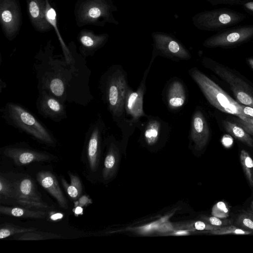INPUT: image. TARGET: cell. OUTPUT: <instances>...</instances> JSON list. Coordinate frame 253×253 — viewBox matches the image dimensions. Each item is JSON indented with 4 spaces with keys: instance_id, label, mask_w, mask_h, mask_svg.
Segmentation results:
<instances>
[{
    "instance_id": "obj_1",
    "label": "cell",
    "mask_w": 253,
    "mask_h": 253,
    "mask_svg": "<svg viewBox=\"0 0 253 253\" xmlns=\"http://www.w3.org/2000/svg\"><path fill=\"white\" fill-rule=\"evenodd\" d=\"M62 55H53L50 41L35 56L34 68L39 91H45L62 102L86 106L93 99L89 85L91 71L85 58L71 42Z\"/></svg>"
},
{
    "instance_id": "obj_2",
    "label": "cell",
    "mask_w": 253,
    "mask_h": 253,
    "mask_svg": "<svg viewBox=\"0 0 253 253\" xmlns=\"http://www.w3.org/2000/svg\"><path fill=\"white\" fill-rule=\"evenodd\" d=\"M129 87L127 73L119 64L110 66L101 75L99 81L102 100L113 121L122 130L124 139L127 138L125 104L127 90Z\"/></svg>"
},
{
    "instance_id": "obj_3",
    "label": "cell",
    "mask_w": 253,
    "mask_h": 253,
    "mask_svg": "<svg viewBox=\"0 0 253 253\" xmlns=\"http://www.w3.org/2000/svg\"><path fill=\"white\" fill-rule=\"evenodd\" d=\"M5 122L18 130L42 143L54 146L56 140L51 131L28 109L21 104L8 102L0 109Z\"/></svg>"
},
{
    "instance_id": "obj_4",
    "label": "cell",
    "mask_w": 253,
    "mask_h": 253,
    "mask_svg": "<svg viewBox=\"0 0 253 253\" xmlns=\"http://www.w3.org/2000/svg\"><path fill=\"white\" fill-rule=\"evenodd\" d=\"M117 10L112 0H78L74 8L76 24L79 27H104L106 23L118 25L119 22L114 15Z\"/></svg>"
},
{
    "instance_id": "obj_5",
    "label": "cell",
    "mask_w": 253,
    "mask_h": 253,
    "mask_svg": "<svg viewBox=\"0 0 253 253\" xmlns=\"http://www.w3.org/2000/svg\"><path fill=\"white\" fill-rule=\"evenodd\" d=\"M188 74L211 105L223 112L236 115L240 119L245 117L242 105L198 69L193 67L188 71Z\"/></svg>"
},
{
    "instance_id": "obj_6",
    "label": "cell",
    "mask_w": 253,
    "mask_h": 253,
    "mask_svg": "<svg viewBox=\"0 0 253 253\" xmlns=\"http://www.w3.org/2000/svg\"><path fill=\"white\" fill-rule=\"evenodd\" d=\"M155 59V57H151L136 90L134 91L130 87L127 90L125 107L127 124V138L136 128H141L143 124L141 119L147 115L143 110V99L146 91V80Z\"/></svg>"
},
{
    "instance_id": "obj_7",
    "label": "cell",
    "mask_w": 253,
    "mask_h": 253,
    "mask_svg": "<svg viewBox=\"0 0 253 253\" xmlns=\"http://www.w3.org/2000/svg\"><path fill=\"white\" fill-rule=\"evenodd\" d=\"M246 18L242 13L227 9L206 10L196 14L192 18L194 26L200 30L219 31L235 25Z\"/></svg>"
},
{
    "instance_id": "obj_8",
    "label": "cell",
    "mask_w": 253,
    "mask_h": 253,
    "mask_svg": "<svg viewBox=\"0 0 253 253\" xmlns=\"http://www.w3.org/2000/svg\"><path fill=\"white\" fill-rule=\"evenodd\" d=\"M153 41L152 56H161L176 62L189 60L191 55L189 50L173 35L163 32L152 33Z\"/></svg>"
},
{
    "instance_id": "obj_9",
    "label": "cell",
    "mask_w": 253,
    "mask_h": 253,
    "mask_svg": "<svg viewBox=\"0 0 253 253\" xmlns=\"http://www.w3.org/2000/svg\"><path fill=\"white\" fill-rule=\"evenodd\" d=\"M106 130L104 120L101 114L98 113L90 123L85 133L86 155L92 171H95L97 168L102 139Z\"/></svg>"
},
{
    "instance_id": "obj_10",
    "label": "cell",
    "mask_w": 253,
    "mask_h": 253,
    "mask_svg": "<svg viewBox=\"0 0 253 253\" xmlns=\"http://www.w3.org/2000/svg\"><path fill=\"white\" fill-rule=\"evenodd\" d=\"M22 13L19 0H0V22L3 34L9 41L19 33Z\"/></svg>"
},
{
    "instance_id": "obj_11",
    "label": "cell",
    "mask_w": 253,
    "mask_h": 253,
    "mask_svg": "<svg viewBox=\"0 0 253 253\" xmlns=\"http://www.w3.org/2000/svg\"><path fill=\"white\" fill-rule=\"evenodd\" d=\"M253 37V25L227 29L207 39L203 45L207 48L227 47L245 42Z\"/></svg>"
},
{
    "instance_id": "obj_12",
    "label": "cell",
    "mask_w": 253,
    "mask_h": 253,
    "mask_svg": "<svg viewBox=\"0 0 253 253\" xmlns=\"http://www.w3.org/2000/svg\"><path fill=\"white\" fill-rule=\"evenodd\" d=\"M211 69L230 85L237 99L242 104L253 108V91L245 82L219 65Z\"/></svg>"
},
{
    "instance_id": "obj_13",
    "label": "cell",
    "mask_w": 253,
    "mask_h": 253,
    "mask_svg": "<svg viewBox=\"0 0 253 253\" xmlns=\"http://www.w3.org/2000/svg\"><path fill=\"white\" fill-rule=\"evenodd\" d=\"M65 103L45 91L39 92L36 106L39 114L45 119L59 122L67 118Z\"/></svg>"
},
{
    "instance_id": "obj_14",
    "label": "cell",
    "mask_w": 253,
    "mask_h": 253,
    "mask_svg": "<svg viewBox=\"0 0 253 253\" xmlns=\"http://www.w3.org/2000/svg\"><path fill=\"white\" fill-rule=\"evenodd\" d=\"M140 129L141 136L148 146H154L167 136L170 130L168 123L158 116L147 115Z\"/></svg>"
},
{
    "instance_id": "obj_15",
    "label": "cell",
    "mask_w": 253,
    "mask_h": 253,
    "mask_svg": "<svg viewBox=\"0 0 253 253\" xmlns=\"http://www.w3.org/2000/svg\"><path fill=\"white\" fill-rule=\"evenodd\" d=\"M210 135L209 126L206 117L199 107L194 111L191 119L189 138L194 149L202 150L207 144Z\"/></svg>"
},
{
    "instance_id": "obj_16",
    "label": "cell",
    "mask_w": 253,
    "mask_h": 253,
    "mask_svg": "<svg viewBox=\"0 0 253 253\" xmlns=\"http://www.w3.org/2000/svg\"><path fill=\"white\" fill-rule=\"evenodd\" d=\"M163 100L170 111H177L187 101V89L183 82L178 78L169 80L165 87Z\"/></svg>"
},
{
    "instance_id": "obj_17",
    "label": "cell",
    "mask_w": 253,
    "mask_h": 253,
    "mask_svg": "<svg viewBox=\"0 0 253 253\" xmlns=\"http://www.w3.org/2000/svg\"><path fill=\"white\" fill-rule=\"evenodd\" d=\"M2 152L5 156L12 159L18 166L45 161L48 160L50 158V156L45 153L16 145L5 147L2 149Z\"/></svg>"
},
{
    "instance_id": "obj_18",
    "label": "cell",
    "mask_w": 253,
    "mask_h": 253,
    "mask_svg": "<svg viewBox=\"0 0 253 253\" xmlns=\"http://www.w3.org/2000/svg\"><path fill=\"white\" fill-rule=\"evenodd\" d=\"M109 37L107 33L96 34L88 29L81 30L77 36L80 53L85 58L93 56L106 43Z\"/></svg>"
},
{
    "instance_id": "obj_19",
    "label": "cell",
    "mask_w": 253,
    "mask_h": 253,
    "mask_svg": "<svg viewBox=\"0 0 253 253\" xmlns=\"http://www.w3.org/2000/svg\"><path fill=\"white\" fill-rule=\"evenodd\" d=\"M26 3L27 13L35 30L40 32L51 30L52 26L46 15L45 0H26Z\"/></svg>"
},
{
    "instance_id": "obj_20",
    "label": "cell",
    "mask_w": 253,
    "mask_h": 253,
    "mask_svg": "<svg viewBox=\"0 0 253 253\" xmlns=\"http://www.w3.org/2000/svg\"><path fill=\"white\" fill-rule=\"evenodd\" d=\"M36 177L39 183L56 200L61 208L65 209L68 208L67 200L56 177L52 173L48 171H40Z\"/></svg>"
},
{
    "instance_id": "obj_21",
    "label": "cell",
    "mask_w": 253,
    "mask_h": 253,
    "mask_svg": "<svg viewBox=\"0 0 253 253\" xmlns=\"http://www.w3.org/2000/svg\"><path fill=\"white\" fill-rule=\"evenodd\" d=\"M13 183L16 194L15 200L42 202L41 197L36 190L33 181L30 178H23Z\"/></svg>"
},
{
    "instance_id": "obj_22",
    "label": "cell",
    "mask_w": 253,
    "mask_h": 253,
    "mask_svg": "<svg viewBox=\"0 0 253 253\" xmlns=\"http://www.w3.org/2000/svg\"><path fill=\"white\" fill-rule=\"evenodd\" d=\"M106 141L108 151L104 160L103 170V176L106 179L111 177L115 171L119 152L118 144L112 135L107 137Z\"/></svg>"
},
{
    "instance_id": "obj_23",
    "label": "cell",
    "mask_w": 253,
    "mask_h": 253,
    "mask_svg": "<svg viewBox=\"0 0 253 253\" xmlns=\"http://www.w3.org/2000/svg\"><path fill=\"white\" fill-rule=\"evenodd\" d=\"M0 212L3 214L17 217L44 218L46 212L42 211H34L26 208L8 207L1 206Z\"/></svg>"
},
{
    "instance_id": "obj_24",
    "label": "cell",
    "mask_w": 253,
    "mask_h": 253,
    "mask_svg": "<svg viewBox=\"0 0 253 253\" xmlns=\"http://www.w3.org/2000/svg\"><path fill=\"white\" fill-rule=\"evenodd\" d=\"M223 125L229 133L249 146L253 147V139L242 126L227 121H223Z\"/></svg>"
},
{
    "instance_id": "obj_25",
    "label": "cell",
    "mask_w": 253,
    "mask_h": 253,
    "mask_svg": "<svg viewBox=\"0 0 253 253\" xmlns=\"http://www.w3.org/2000/svg\"><path fill=\"white\" fill-rule=\"evenodd\" d=\"M70 183H67L63 178L61 179V183L69 197L74 200H78L82 193L83 187L81 181L79 177L73 173H69Z\"/></svg>"
},
{
    "instance_id": "obj_26",
    "label": "cell",
    "mask_w": 253,
    "mask_h": 253,
    "mask_svg": "<svg viewBox=\"0 0 253 253\" xmlns=\"http://www.w3.org/2000/svg\"><path fill=\"white\" fill-rule=\"evenodd\" d=\"M240 162L245 175L251 186H253V160L245 150L240 153Z\"/></svg>"
},
{
    "instance_id": "obj_27",
    "label": "cell",
    "mask_w": 253,
    "mask_h": 253,
    "mask_svg": "<svg viewBox=\"0 0 253 253\" xmlns=\"http://www.w3.org/2000/svg\"><path fill=\"white\" fill-rule=\"evenodd\" d=\"M35 227H23L9 223L1 225L0 228V239H3L11 235L36 231Z\"/></svg>"
},
{
    "instance_id": "obj_28",
    "label": "cell",
    "mask_w": 253,
    "mask_h": 253,
    "mask_svg": "<svg viewBox=\"0 0 253 253\" xmlns=\"http://www.w3.org/2000/svg\"><path fill=\"white\" fill-rule=\"evenodd\" d=\"M178 229H190V230L210 231L219 228L220 227L213 226L206 221H196L186 222L177 226Z\"/></svg>"
},
{
    "instance_id": "obj_29",
    "label": "cell",
    "mask_w": 253,
    "mask_h": 253,
    "mask_svg": "<svg viewBox=\"0 0 253 253\" xmlns=\"http://www.w3.org/2000/svg\"><path fill=\"white\" fill-rule=\"evenodd\" d=\"M235 224L236 226L253 232V213L244 211L237 218Z\"/></svg>"
},
{
    "instance_id": "obj_30",
    "label": "cell",
    "mask_w": 253,
    "mask_h": 253,
    "mask_svg": "<svg viewBox=\"0 0 253 253\" xmlns=\"http://www.w3.org/2000/svg\"><path fill=\"white\" fill-rule=\"evenodd\" d=\"M210 233L216 235H223L227 234L234 235H249L253 233V232L243 229L236 226L226 225L220 227L219 228L208 231Z\"/></svg>"
},
{
    "instance_id": "obj_31",
    "label": "cell",
    "mask_w": 253,
    "mask_h": 253,
    "mask_svg": "<svg viewBox=\"0 0 253 253\" xmlns=\"http://www.w3.org/2000/svg\"><path fill=\"white\" fill-rule=\"evenodd\" d=\"M0 195L4 198L16 199V194L13 183L2 175L0 176Z\"/></svg>"
},
{
    "instance_id": "obj_32",
    "label": "cell",
    "mask_w": 253,
    "mask_h": 253,
    "mask_svg": "<svg viewBox=\"0 0 253 253\" xmlns=\"http://www.w3.org/2000/svg\"><path fill=\"white\" fill-rule=\"evenodd\" d=\"M35 231H29L24 233L22 235L16 239L17 240L20 241H38L48 239L49 237L51 238H59L60 236L50 233H42L40 232H35Z\"/></svg>"
},
{
    "instance_id": "obj_33",
    "label": "cell",
    "mask_w": 253,
    "mask_h": 253,
    "mask_svg": "<svg viewBox=\"0 0 253 253\" xmlns=\"http://www.w3.org/2000/svg\"><path fill=\"white\" fill-rule=\"evenodd\" d=\"M16 202L24 208L36 209H48L50 208L48 205L43 202H37L30 200H16Z\"/></svg>"
},
{
    "instance_id": "obj_34",
    "label": "cell",
    "mask_w": 253,
    "mask_h": 253,
    "mask_svg": "<svg viewBox=\"0 0 253 253\" xmlns=\"http://www.w3.org/2000/svg\"><path fill=\"white\" fill-rule=\"evenodd\" d=\"M212 214L219 218H225L228 216V209L223 202H219L212 208Z\"/></svg>"
},
{
    "instance_id": "obj_35",
    "label": "cell",
    "mask_w": 253,
    "mask_h": 253,
    "mask_svg": "<svg viewBox=\"0 0 253 253\" xmlns=\"http://www.w3.org/2000/svg\"><path fill=\"white\" fill-rule=\"evenodd\" d=\"M202 218L208 223L218 227H222L228 225L231 223L229 220L220 219V218L216 217L215 216H204Z\"/></svg>"
},
{
    "instance_id": "obj_36",
    "label": "cell",
    "mask_w": 253,
    "mask_h": 253,
    "mask_svg": "<svg viewBox=\"0 0 253 253\" xmlns=\"http://www.w3.org/2000/svg\"><path fill=\"white\" fill-rule=\"evenodd\" d=\"M92 203V200L86 195L81 196L77 201L74 202L75 207H86Z\"/></svg>"
},
{
    "instance_id": "obj_37",
    "label": "cell",
    "mask_w": 253,
    "mask_h": 253,
    "mask_svg": "<svg viewBox=\"0 0 253 253\" xmlns=\"http://www.w3.org/2000/svg\"><path fill=\"white\" fill-rule=\"evenodd\" d=\"M244 0H211L210 3L213 5L219 4H234L242 3Z\"/></svg>"
},
{
    "instance_id": "obj_38",
    "label": "cell",
    "mask_w": 253,
    "mask_h": 253,
    "mask_svg": "<svg viewBox=\"0 0 253 253\" xmlns=\"http://www.w3.org/2000/svg\"><path fill=\"white\" fill-rule=\"evenodd\" d=\"M240 125L249 133L253 135V124L246 122L239 118Z\"/></svg>"
},
{
    "instance_id": "obj_39",
    "label": "cell",
    "mask_w": 253,
    "mask_h": 253,
    "mask_svg": "<svg viewBox=\"0 0 253 253\" xmlns=\"http://www.w3.org/2000/svg\"><path fill=\"white\" fill-rule=\"evenodd\" d=\"M242 107L245 117L253 118V108L244 105H242Z\"/></svg>"
},
{
    "instance_id": "obj_40",
    "label": "cell",
    "mask_w": 253,
    "mask_h": 253,
    "mask_svg": "<svg viewBox=\"0 0 253 253\" xmlns=\"http://www.w3.org/2000/svg\"><path fill=\"white\" fill-rule=\"evenodd\" d=\"M73 211L74 212L75 215L77 216L79 215H82L83 214V207L81 206L75 207L73 210Z\"/></svg>"
},
{
    "instance_id": "obj_41",
    "label": "cell",
    "mask_w": 253,
    "mask_h": 253,
    "mask_svg": "<svg viewBox=\"0 0 253 253\" xmlns=\"http://www.w3.org/2000/svg\"><path fill=\"white\" fill-rule=\"evenodd\" d=\"M63 217V214L62 213L56 212L52 214L50 216V218L52 220L55 221L61 219Z\"/></svg>"
},
{
    "instance_id": "obj_42",
    "label": "cell",
    "mask_w": 253,
    "mask_h": 253,
    "mask_svg": "<svg viewBox=\"0 0 253 253\" xmlns=\"http://www.w3.org/2000/svg\"><path fill=\"white\" fill-rule=\"evenodd\" d=\"M242 3L246 9L253 12V1H244Z\"/></svg>"
},
{
    "instance_id": "obj_43",
    "label": "cell",
    "mask_w": 253,
    "mask_h": 253,
    "mask_svg": "<svg viewBox=\"0 0 253 253\" xmlns=\"http://www.w3.org/2000/svg\"><path fill=\"white\" fill-rule=\"evenodd\" d=\"M189 232L187 230H179L174 233H172V235H185L189 234Z\"/></svg>"
},
{
    "instance_id": "obj_44",
    "label": "cell",
    "mask_w": 253,
    "mask_h": 253,
    "mask_svg": "<svg viewBox=\"0 0 253 253\" xmlns=\"http://www.w3.org/2000/svg\"><path fill=\"white\" fill-rule=\"evenodd\" d=\"M241 119H242L246 122H250L251 123L253 124V118H250L245 117H243Z\"/></svg>"
},
{
    "instance_id": "obj_45",
    "label": "cell",
    "mask_w": 253,
    "mask_h": 253,
    "mask_svg": "<svg viewBox=\"0 0 253 253\" xmlns=\"http://www.w3.org/2000/svg\"><path fill=\"white\" fill-rule=\"evenodd\" d=\"M249 62L251 66L253 68V59H249Z\"/></svg>"
},
{
    "instance_id": "obj_46",
    "label": "cell",
    "mask_w": 253,
    "mask_h": 253,
    "mask_svg": "<svg viewBox=\"0 0 253 253\" xmlns=\"http://www.w3.org/2000/svg\"><path fill=\"white\" fill-rule=\"evenodd\" d=\"M251 209L253 212V201H252L251 202Z\"/></svg>"
},
{
    "instance_id": "obj_47",
    "label": "cell",
    "mask_w": 253,
    "mask_h": 253,
    "mask_svg": "<svg viewBox=\"0 0 253 253\" xmlns=\"http://www.w3.org/2000/svg\"><path fill=\"white\" fill-rule=\"evenodd\" d=\"M207 1H208L209 2H210L211 0H206Z\"/></svg>"
}]
</instances>
